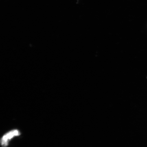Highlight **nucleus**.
<instances>
[{
    "label": "nucleus",
    "instance_id": "nucleus-1",
    "mask_svg": "<svg viewBox=\"0 0 147 147\" xmlns=\"http://www.w3.org/2000/svg\"><path fill=\"white\" fill-rule=\"evenodd\" d=\"M20 134V132L17 130H12L5 134L1 140V142L2 146L3 147L8 146L9 140L14 136H19Z\"/></svg>",
    "mask_w": 147,
    "mask_h": 147
}]
</instances>
